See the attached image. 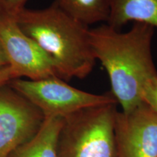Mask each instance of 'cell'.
Wrapping results in <instances>:
<instances>
[{"label": "cell", "instance_id": "1", "mask_svg": "<svg viewBox=\"0 0 157 157\" xmlns=\"http://www.w3.org/2000/svg\"><path fill=\"white\" fill-rule=\"evenodd\" d=\"M154 32V28L143 23H134L124 33L109 24L89 30L94 56L106 70L111 94L122 112L143 103L145 85L157 76L151 54Z\"/></svg>", "mask_w": 157, "mask_h": 157}, {"label": "cell", "instance_id": "2", "mask_svg": "<svg viewBox=\"0 0 157 157\" xmlns=\"http://www.w3.org/2000/svg\"><path fill=\"white\" fill-rule=\"evenodd\" d=\"M21 30L54 62L63 80L84 78L96 63L87 25L63 11L56 3L41 10L23 8L15 15Z\"/></svg>", "mask_w": 157, "mask_h": 157}, {"label": "cell", "instance_id": "3", "mask_svg": "<svg viewBox=\"0 0 157 157\" xmlns=\"http://www.w3.org/2000/svg\"><path fill=\"white\" fill-rule=\"evenodd\" d=\"M117 104L86 108L64 117L58 157H117Z\"/></svg>", "mask_w": 157, "mask_h": 157}, {"label": "cell", "instance_id": "4", "mask_svg": "<svg viewBox=\"0 0 157 157\" xmlns=\"http://www.w3.org/2000/svg\"><path fill=\"white\" fill-rule=\"evenodd\" d=\"M9 85L38 108L44 118H64L86 108L117 103L111 93H87L56 76L39 80L15 78Z\"/></svg>", "mask_w": 157, "mask_h": 157}, {"label": "cell", "instance_id": "5", "mask_svg": "<svg viewBox=\"0 0 157 157\" xmlns=\"http://www.w3.org/2000/svg\"><path fill=\"white\" fill-rule=\"evenodd\" d=\"M0 44L15 78L39 80L58 77L50 57L23 33L15 16L6 11L3 5L0 6Z\"/></svg>", "mask_w": 157, "mask_h": 157}, {"label": "cell", "instance_id": "6", "mask_svg": "<svg viewBox=\"0 0 157 157\" xmlns=\"http://www.w3.org/2000/svg\"><path fill=\"white\" fill-rule=\"evenodd\" d=\"M44 120L42 111L9 83L0 85V157L30 140Z\"/></svg>", "mask_w": 157, "mask_h": 157}, {"label": "cell", "instance_id": "7", "mask_svg": "<svg viewBox=\"0 0 157 157\" xmlns=\"http://www.w3.org/2000/svg\"><path fill=\"white\" fill-rule=\"evenodd\" d=\"M115 136L117 157H157V114L145 103L117 111Z\"/></svg>", "mask_w": 157, "mask_h": 157}, {"label": "cell", "instance_id": "8", "mask_svg": "<svg viewBox=\"0 0 157 157\" xmlns=\"http://www.w3.org/2000/svg\"><path fill=\"white\" fill-rule=\"evenodd\" d=\"M108 24L118 29L128 22L143 23L157 29V0H109Z\"/></svg>", "mask_w": 157, "mask_h": 157}, {"label": "cell", "instance_id": "9", "mask_svg": "<svg viewBox=\"0 0 157 157\" xmlns=\"http://www.w3.org/2000/svg\"><path fill=\"white\" fill-rule=\"evenodd\" d=\"M63 123V118H44L36 134L9 157H58V138Z\"/></svg>", "mask_w": 157, "mask_h": 157}, {"label": "cell", "instance_id": "10", "mask_svg": "<svg viewBox=\"0 0 157 157\" xmlns=\"http://www.w3.org/2000/svg\"><path fill=\"white\" fill-rule=\"evenodd\" d=\"M57 5L78 22L88 26L106 21L109 17V0H56Z\"/></svg>", "mask_w": 157, "mask_h": 157}, {"label": "cell", "instance_id": "11", "mask_svg": "<svg viewBox=\"0 0 157 157\" xmlns=\"http://www.w3.org/2000/svg\"><path fill=\"white\" fill-rule=\"evenodd\" d=\"M143 101L157 114V76L151 78L145 85Z\"/></svg>", "mask_w": 157, "mask_h": 157}, {"label": "cell", "instance_id": "12", "mask_svg": "<svg viewBox=\"0 0 157 157\" xmlns=\"http://www.w3.org/2000/svg\"><path fill=\"white\" fill-rule=\"evenodd\" d=\"M28 0H4L3 7L11 15L15 16L20 11L25 8V5Z\"/></svg>", "mask_w": 157, "mask_h": 157}, {"label": "cell", "instance_id": "13", "mask_svg": "<svg viewBox=\"0 0 157 157\" xmlns=\"http://www.w3.org/2000/svg\"><path fill=\"white\" fill-rule=\"evenodd\" d=\"M13 79H15V76L9 66L0 70V85L8 84Z\"/></svg>", "mask_w": 157, "mask_h": 157}, {"label": "cell", "instance_id": "14", "mask_svg": "<svg viewBox=\"0 0 157 157\" xmlns=\"http://www.w3.org/2000/svg\"><path fill=\"white\" fill-rule=\"evenodd\" d=\"M7 66H9L8 61H7L5 52L2 48L1 44H0V70L7 67Z\"/></svg>", "mask_w": 157, "mask_h": 157}, {"label": "cell", "instance_id": "15", "mask_svg": "<svg viewBox=\"0 0 157 157\" xmlns=\"http://www.w3.org/2000/svg\"><path fill=\"white\" fill-rule=\"evenodd\" d=\"M3 1H4V0H0V6H1L2 5Z\"/></svg>", "mask_w": 157, "mask_h": 157}]
</instances>
